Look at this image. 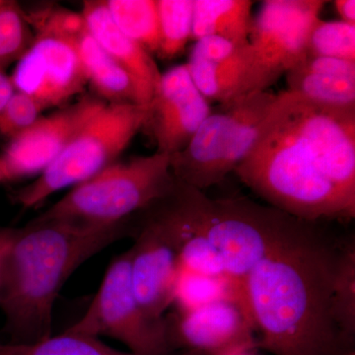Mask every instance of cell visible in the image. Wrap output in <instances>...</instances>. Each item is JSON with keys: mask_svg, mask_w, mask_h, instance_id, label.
Listing matches in <instances>:
<instances>
[{"mask_svg": "<svg viewBox=\"0 0 355 355\" xmlns=\"http://www.w3.org/2000/svg\"><path fill=\"white\" fill-rule=\"evenodd\" d=\"M35 34L25 11L15 1L0 7V67L18 62L34 41Z\"/></svg>", "mask_w": 355, "mask_h": 355, "instance_id": "obj_26", "label": "cell"}, {"mask_svg": "<svg viewBox=\"0 0 355 355\" xmlns=\"http://www.w3.org/2000/svg\"><path fill=\"white\" fill-rule=\"evenodd\" d=\"M170 156L155 153L109 166L77 184L36 218L93 226L127 223L169 190L174 182Z\"/></svg>", "mask_w": 355, "mask_h": 355, "instance_id": "obj_4", "label": "cell"}, {"mask_svg": "<svg viewBox=\"0 0 355 355\" xmlns=\"http://www.w3.org/2000/svg\"><path fill=\"white\" fill-rule=\"evenodd\" d=\"M286 74L291 92L324 106L355 108V62L306 55Z\"/></svg>", "mask_w": 355, "mask_h": 355, "instance_id": "obj_17", "label": "cell"}, {"mask_svg": "<svg viewBox=\"0 0 355 355\" xmlns=\"http://www.w3.org/2000/svg\"><path fill=\"white\" fill-rule=\"evenodd\" d=\"M67 330L98 338H113L135 354H174L168 340L166 321L151 319L135 294L130 250L111 261L87 310Z\"/></svg>", "mask_w": 355, "mask_h": 355, "instance_id": "obj_7", "label": "cell"}, {"mask_svg": "<svg viewBox=\"0 0 355 355\" xmlns=\"http://www.w3.org/2000/svg\"><path fill=\"white\" fill-rule=\"evenodd\" d=\"M343 355H355V352L354 349H350L349 352H345Z\"/></svg>", "mask_w": 355, "mask_h": 355, "instance_id": "obj_33", "label": "cell"}, {"mask_svg": "<svg viewBox=\"0 0 355 355\" xmlns=\"http://www.w3.org/2000/svg\"><path fill=\"white\" fill-rule=\"evenodd\" d=\"M132 231V220L93 226L38 218L16 229L0 287L9 343H36L51 336L55 301L69 277Z\"/></svg>", "mask_w": 355, "mask_h": 355, "instance_id": "obj_3", "label": "cell"}, {"mask_svg": "<svg viewBox=\"0 0 355 355\" xmlns=\"http://www.w3.org/2000/svg\"><path fill=\"white\" fill-rule=\"evenodd\" d=\"M25 14L34 34L49 35L76 44L88 33L87 24L81 12L48 6Z\"/></svg>", "mask_w": 355, "mask_h": 355, "instance_id": "obj_27", "label": "cell"}, {"mask_svg": "<svg viewBox=\"0 0 355 355\" xmlns=\"http://www.w3.org/2000/svg\"><path fill=\"white\" fill-rule=\"evenodd\" d=\"M81 13L93 38L132 77L137 89V103L147 108L162 74L151 53L116 27L110 15L106 1H84Z\"/></svg>", "mask_w": 355, "mask_h": 355, "instance_id": "obj_16", "label": "cell"}, {"mask_svg": "<svg viewBox=\"0 0 355 355\" xmlns=\"http://www.w3.org/2000/svg\"><path fill=\"white\" fill-rule=\"evenodd\" d=\"M170 347L174 352L218 355L246 345L258 347L254 328L242 306L224 299L189 311L166 315Z\"/></svg>", "mask_w": 355, "mask_h": 355, "instance_id": "obj_14", "label": "cell"}, {"mask_svg": "<svg viewBox=\"0 0 355 355\" xmlns=\"http://www.w3.org/2000/svg\"><path fill=\"white\" fill-rule=\"evenodd\" d=\"M0 355H139L105 345L100 338L65 330L39 342L14 343L0 342ZM168 355H200L179 352Z\"/></svg>", "mask_w": 355, "mask_h": 355, "instance_id": "obj_20", "label": "cell"}, {"mask_svg": "<svg viewBox=\"0 0 355 355\" xmlns=\"http://www.w3.org/2000/svg\"><path fill=\"white\" fill-rule=\"evenodd\" d=\"M307 55L355 62V25L318 18L308 36Z\"/></svg>", "mask_w": 355, "mask_h": 355, "instance_id": "obj_25", "label": "cell"}, {"mask_svg": "<svg viewBox=\"0 0 355 355\" xmlns=\"http://www.w3.org/2000/svg\"><path fill=\"white\" fill-rule=\"evenodd\" d=\"M43 107L31 96L16 91L0 113V132L9 139L32 127L42 116Z\"/></svg>", "mask_w": 355, "mask_h": 355, "instance_id": "obj_28", "label": "cell"}, {"mask_svg": "<svg viewBox=\"0 0 355 355\" xmlns=\"http://www.w3.org/2000/svg\"><path fill=\"white\" fill-rule=\"evenodd\" d=\"M4 183L3 177H2L1 169H0V184Z\"/></svg>", "mask_w": 355, "mask_h": 355, "instance_id": "obj_34", "label": "cell"}, {"mask_svg": "<svg viewBox=\"0 0 355 355\" xmlns=\"http://www.w3.org/2000/svg\"><path fill=\"white\" fill-rule=\"evenodd\" d=\"M250 0H193L191 40L216 36L238 46L249 44Z\"/></svg>", "mask_w": 355, "mask_h": 355, "instance_id": "obj_19", "label": "cell"}, {"mask_svg": "<svg viewBox=\"0 0 355 355\" xmlns=\"http://www.w3.org/2000/svg\"><path fill=\"white\" fill-rule=\"evenodd\" d=\"M257 349L258 347H254V345H246V347H239L227 350V352L218 355H258L256 352Z\"/></svg>", "mask_w": 355, "mask_h": 355, "instance_id": "obj_32", "label": "cell"}, {"mask_svg": "<svg viewBox=\"0 0 355 355\" xmlns=\"http://www.w3.org/2000/svg\"><path fill=\"white\" fill-rule=\"evenodd\" d=\"M270 207L304 220L355 217V108L277 95L235 171Z\"/></svg>", "mask_w": 355, "mask_h": 355, "instance_id": "obj_1", "label": "cell"}, {"mask_svg": "<svg viewBox=\"0 0 355 355\" xmlns=\"http://www.w3.org/2000/svg\"><path fill=\"white\" fill-rule=\"evenodd\" d=\"M327 1L266 0L250 28V44L261 69L275 83L307 55L311 28Z\"/></svg>", "mask_w": 355, "mask_h": 355, "instance_id": "obj_10", "label": "cell"}, {"mask_svg": "<svg viewBox=\"0 0 355 355\" xmlns=\"http://www.w3.org/2000/svg\"><path fill=\"white\" fill-rule=\"evenodd\" d=\"M336 11L342 17L343 22L355 25V1L354 0H336Z\"/></svg>", "mask_w": 355, "mask_h": 355, "instance_id": "obj_31", "label": "cell"}, {"mask_svg": "<svg viewBox=\"0 0 355 355\" xmlns=\"http://www.w3.org/2000/svg\"><path fill=\"white\" fill-rule=\"evenodd\" d=\"M16 91L31 96L44 110L60 106L87 85L76 44L35 34L11 76Z\"/></svg>", "mask_w": 355, "mask_h": 355, "instance_id": "obj_13", "label": "cell"}, {"mask_svg": "<svg viewBox=\"0 0 355 355\" xmlns=\"http://www.w3.org/2000/svg\"><path fill=\"white\" fill-rule=\"evenodd\" d=\"M87 83L106 104H137V89L127 70L119 64L90 33L76 44Z\"/></svg>", "mask_w": 355, "mask_h": 355, "instance_id": "obj_18", "label": "cell"}, {"mask_svg": "<svg viewBox=\"0 0 355 355\" xmlns=\"http://www.w3.org/2000/svg\"><path fill=\"white\" fill-rule=\"evenodd\" d=\"M197 203L207 238L220 259L226 277L237 289L248 314L245 280L265 253L286 212L246 197L214 200L200 190L197 193Z\"/></svg>", "mask_w": 355, "mask_h": 355, "instance_id": "obj_8", "label": "cell"}, {"mask_svg": "<svg viewBox=\"0 0 355 355\" xmlns=\"http://www.w3.org/2000/svg\"><path fill=\"white\" fill-rule=\"evenodd\" d=\"M133 225L130 272L135 294L147 315L164 322L174 302L180 268L179 246L171 229L151 207L140 211Z\"/></svg>", "mask_w": 355, "mask_h": 355, "instance_id": "obj_9", "label": "cell"}, {"mask_svg": "<svg viewBox=\"0 0 355 355\" xmlns=\"http://www.w3.org/2000/svg\"><path fill=\"white\" fill-rule=\"evenodd\" d=\"M224 299L237 301L246 312L237 289L227 277H210L179 268L173 302L176 311L193 310Z\"/></svg>", "mask_w": 355, "mask_h": 355, "instance_id": "obj_23", "label": "cell"}, {"mask_svg": "<svg viewBox=\"0 0 355 355\" xmlns=\"http://www.w3.org/2000/svg\"><path fill=\"white\" fill-rule=\"evenodd\" d=\"M211 110L187 64L161 74L144 125L155 139L156 153L172 156L184 150Z\"/></svg>", "mask_w": 355, "mask_h": 355, "instance_id": "obj_15", "label": "cell"}, {"mask_svg": "<svg viewBox=\"0 0 355 355\" xmlns=\"http://www.w3.org/2000/svg\"><path fill=\"white\" fill-rule=\"evenodd\" d=\"M105 104L100 98L85 96L50 116H42L11 139L0 154L3 181L38 177Z\"/></svg>", "mask_w": 355, "mask_h": 355, "instance_id": "obj_11", "label": "cell"}, {"mask_svg": "<svg viewBox=\"0 0 355 355\" xmlns=\"http://www.w3.org/2000/svg\"><path fill=\"white\" fill-rule=\"evenodd\" d=\"M146 119V107L105 104L44 172L13 193V202L33 209L53 193L94 177L118 161Z\"/></svg>", "mask_w": 355, "mask_h": 355, "instance_id": "obj_6", "label": "cell"}, {"mask_svg": "<svg viewBox=\"0 0 355 355\" xmlns=\"http://www.w3.org/2000/svg\"><path fill=\"white\" fill-rule=\"evenodd\" d=\"M275 99L266 90L220 103L186 148L170 156L173 175L200 191L221 183L251 151Z\"/></svg>", "mask_w": 355, "mask_h": 355, "instance_id": "obj_5", "label": "cell"}, {"mask_svg": "<svg viewBox=\"0 0 355 355\" xmlns=\"http://www.w3.org/2000/svg\"><path fill=\"white\" fill-rule=\"evenodd\" d=\"M342 243L320 222L284 214L244 284L258 347L272 355H343L352 349L331 309Z\"/></svg>", "mask_w": 355, "mask_h": 355, "instance_id": "obj_2", "label": "cell"}, {"mask_svg": "<svg viewBox=\"0 0 355 355\" xmlns=\"http://www.w3.org/2000/svg\"><path fill=\"white\" fill-rule=\"evenodd\" d=\"M15 92L12 78L6 73V69L0 67V113L6 108Z\"/></svg>", "mask_w": 355, "mask_h": 355, "instance_id": "obj_30", "label": "cell"}, {"mask_svg": "<svg viewBox=\"0 0 355 355\" xmlns=\"http://www.w3.org/2000/svg\"><path fill=\"white\" fill-rule=\"evenodd\" d=\"M331 315L345 342L350 347L355 336V243H342L331 298Z\"/></svg>", "mask_w": 355, "mask_h": 355, "instance_id": "obj_22", "label": "cell"}, {"mask_svg": "<svg viewBox=\"0 0 355 355\" xmlns=\"http://www.w3.org/2000/svg\"><path fill=\"white\" fill-rule=\"evenodd\" d=\"M114 24L149 53H157L160 34L156 0H108Z\"/></svg>", "mask_w": 355, "mask_h": 355, "instance_id": "obj_21", "label": "cell"}, {"mask_svg": "<svg viewBox=\"0 0 355 355\" xmlns=\"http://www.w3.org/2000/svg\"><path fill=\"white\" fill-rule=\"evenodd\" d=\"M16 229L17 228L0 227V287L3 279L7 258L15 238Z\"/></svg>", "mask_w": 355, "mask_h": 355, "instance_id": "obj_29", "label": "cell"}, {"mask_svg": "<svg viewBox=\"0 0 355 355\" xmlns=\"http://www.w3.org/2000/svg\"><path fill=\"white\" fill-rule=\"evenodd\" d=\"M187 65L209 103L220 104L272 86L250 43L238 46L220 37H205L196 41Z\"/></svg>", "mask_w": 355, "mask_h": 355, "instance_id": "obj_12", "label": "cell"}, {"mask_svg": "<svg viewBox=\"0 0 355 355\" xmlns=\"http://www.w3.org/2000/svg\"><path fill=\"white\" fill-rule=\"evenodd\" d=\"M160 42L157 53L171 60L184 51L191 40L193 0H156Z\"/></svg>", "mask_w": 355, "mask_h": 355, "instance_id": "obj_24", "label": "cell"}]
</instances>
